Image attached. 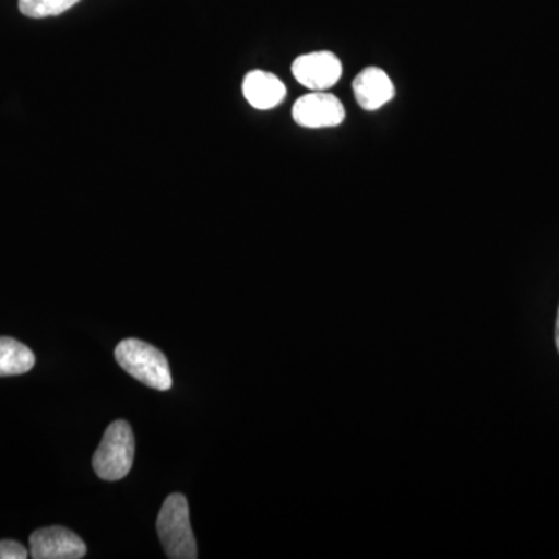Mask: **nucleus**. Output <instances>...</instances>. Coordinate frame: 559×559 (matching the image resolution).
<instances>
[{"mask_svg":"<svg viewBox=\"0 0 559 559\" xmlns=\"http://www.w3.org/2000/svg\"><path fill=\"white\" fill-rule=\"evenodd\" d=\"M134 454L135 440L131 426L123 419H119L106 429L100 447L95 451L92 465L100 479L120 480L130 473Z\"/></svg>","mask_w":559,"mask_h":559,"instance_id":"7ed1b4c3","label":"nucleus"},{"mask_svg":"<svg viewBox=\"0 0 559 559\" xmlns=\"http://www.w3.org/2000/svg\"><path fill=\"white\" fill-rule=\"evenodd\" d=\"M356 102L364 110H377L395 97V86L380 68H367L353 81Z\"/></svg>","mask_w":559,"mask_h":559,"instance_id":"0eeeda50","label":"nucleus"},{"mask_svg":"<svg viewBox=\"0 0 559 559\" xmlns=\"http://www.w3.org/2000/svg\"><path fill=\"white\" fill-rule=\"evenodd\" d=\"M79 2L80 0H20V10L24 16L44 20V17L60 16Z\"/></svg>","mask_w":559,"mask_h":559,"instance_id":"9d476101","label":"nucleus"},{"mask_svg":"<svg viewBox=\"0 0 559 559\" xmlns=\"http://www.w3.org/2000/svg\"><path fill=\"white\" fill-rule=\"evenodd\" d=\"M555 344H557V349L559 353V307H558V316H557V325H555Z\"/></svg>","mask_w":559,"mask_h":559,"instance_id":"f8f14e48","label":"nucleus"},{"mask_svg":"<svg viewBox=\"0 0 559 559\" xmlns=\"http://www.w3.org/2000/svg\"><path fill=\"white\" fill-rule=\"evenodd\" d=\"M86 554L84 540L64 527L39 528L31 536V557L35 559H80Z\"/></svg>","mask_w":559,"mask_h":559,"instance_id":"423d86ee","label":"nucleus"},{"mask_svg":"<svg viewBox=\"0 0 559 559\" xmlns=\"http://www.w3.org/2000/svg\"><path fill=\"white\" fill-rule=\"evenodd\" d=\"M293 119L300 127L311 128V130L340 127L345 120V109L336 95L314 91L296 102Z\"/></svg>","mask_w":559,"mask_h":559,"instance_id":"20e7f679","label":"nucleus"},{"mask_svg":"<svg viewBox=\"0 0 559 559\" xmlns=\"http://www.w3.org/2000/svg\"><path fill=\"white\" fill-rule=\"evenodd\" d=\"M242 94L252 108L267 110L275 108L280 103L285 100V84L264 70H253L248 73L242 83Z\"/></svg>","mask_w":559,"mask_h":559,"instance_id":"6e6552de","label":"nucleus"},{"mask_svg":"<svg viewBox=\"0 0 559 559\" xmlns=\"http://www.w3.org/2000/svg\"><path fill=\"white\" fill-rule=\"evenodd\" d=\"M293 75L307 90H331L334 84L340 83L342 62L331 51L301 55L293 62Z\"/></svg>","mask_w":559,"mask_h":559,"instance_id":"39448f33","label":"nucleus"},{"mask_svg":"<svg viewBox=\"0 0 559 559\" xmlns=\"http://www.w3.org/2000/svg\"><path fill=\"white\" fill-rule=\"evenodd\" d=\"M28 557L31 554L17 540H0V559H25Z\"/></svg>","mask_w":559,"mask_h":559,"instance_id":"9b49d317","label":"nucleus"},{"mask_svg":"<svg viewBox=\"0 0 559 559\" xmlns=\"http://www.w3.org/2000/svg\"><path fill=\"white\" fill-rule=\"evenodd\" d=\"M116 359L121 369L151 389L170 390V364L164 353L139 340L121 341L116 348Z\"/></svg>","mask_w":559,"mask_h":559,"instance_id":"f03ea898","label":"nucleus"},{"mask_svg":"<svg viewBox=\"0 0 559 559\" xmlns=\"http://www.w3.org/2000/svg\"><path fill=\"white\" fill-rule=\"evenodd\" d=\"M36 358L27 345L0 337V377H17L27 373L35 367Z\"/></svg>","mask_w":559,"mask_h":559,"instance_id":"1a4fd4ad","label":"nucleus"},{"mask_svg":"<svg viewBox=\"0 0 559 559\" xmlns=\"http://www.w3.org/2000/svg\"><path fill=\"white\" fill-rule=\"evenodd\" d=\"M159 535L165 554L171 559H197L198 547L190 524L189 502L186 496H168L157 518Z\"/></svg>","mask_w":559,"mask_h":559,"instance_id":"f257e3e1","label":"nucleus"}]
</instances>
